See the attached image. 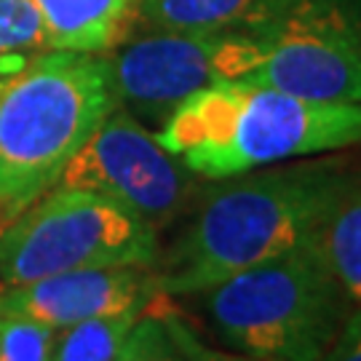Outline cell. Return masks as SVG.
Here are the masks:
<instances>
[{"instance_id":"cell-1","label":"cell","mask_w":361,"mask_h":361,"mask_svg":"<svg viewBox=\"0 0 361 361\" xmlns=\"http://www.w3.org/2000/svg\"><path fill=\"white\" fill-rule=\"evenodd\" d=\"M155 276L164 295H198L233 273L319 238L361 188V164L345 155L297 161L214 180Z\"/></svg>"},{"instance_id":"cell-2","label":"cell","mask_w":361,"mask_h":361,"mask_svg":"<svg viewBox=\"0 0 361 361\" xmlns=\"http://www.w3.org/2000/svg\"><path fill=\"white\" fill-rule=\"evenodd\" d=\"M118 110L104 54L49 49L0 86V217L11 222L59 182Z\"/></svg>"},{"instance_id":"cell-3","label":"cell","mask_w":361,"mask_h":361,"mask_svg":"<svg viewBox=\"0 0 361 361\" xmlns=\"http://www.w3.org/2000/svg\"><path fill=\"white\" fill-rule=\"evenodd\" d=\"M201 295L217 335L255 361H322L350 313L322 235Z\"/></svg>"},{"instance_id":"cell-4","label":"cell","mask_w":361,"mask_h":361,"mask_svg":"<svg viewBox=\"0 0 361 361\" xmlns=\"http://www.w3.org/2000/svg\"><path fill=\"white\" fill-rule=\"evenodd\" d=\"M161 257L158 231L113 198L54 185L0 228V281L6 286L83 268L142 265Z\"/></svg>"},{"instance_id":"cell-5","label":"cell","mask_w":361,"mask_h":361,"mask_svg":"<svg viewBox=\"0 0 361 361\" xmlns=\"http://www.w3.org/2000/svg\"><path fill=\"white\" fill-rule=\"evenodd\" d=\"M235 27L262 51L241 83L361 104V0H257Z\"/></svg>"},{"instance_id":"cell-6","label":"cell","mask_w":361,"mask_h":361,"mask_svg":"<svg viewBox=\"0 0 361 361\" xmlns=\"http://www.w3.org/2000/svg\"><path fill=\"white\" fill-rule=\"evenodd\" d=\"M118 107L150 123H164L169 113L193 91L217 80H241L262 62V51L241 27L207 32L142 30L104 54Z\"/></svg>"},{"instance_id":"cell-7","label":"cell","mask_w":361,"mask_h":361,"mask_svg":"<svg viewBox=\"0 0 361 361\" xmlns=\"http://www.w3.org/2000/svg\"><path fill=\"white\" fill-rule=\"evenodd\" d=\"M56 185L107 195L155 231L169 228L195 195L193 171L121 107L70 158Z\"/></svg>"},{"instance_id":"cell-8","label":"cell","mask_w":361,"mask_h":361,"mask_svg":"<svg viewBox=\"0 0 361 361\" xmlns=\"http://www.w3.org/2000/svg\"><path fill=\"white\" fill-rule=\"evenodd\" d=\"M353 145H361V104L246 86L231 142L214 158L207 180H225L286 158L332 153Z\"/></svg>"},{"instance_id":"cell-9","label":"cell","mask_w":361,"mask_h":361,"mask_svg":"<svg viewBox=\"0 0 361 361\" xmlns=\"http://www.w3.org/2000/svg\"><path fill=\"white\" fill-rule=\"evenodd\" d=\"M161 295L155 268L113 265L46 276L0 289V316H22L62 332L86 319L147 308Z\"/></svg>"},{"instance_id":"cell-10","label":"cell","mask_w":361,"mask_h":361,"mask_svg":"<svg viewBox=\"0 0 361 361\" xmlns=\"http://www.w3.org/2000/svg\"><path fill=\"white\" fill-rule=\"evenodd\" d=\"M49 49L107 54L140 27V0H32Z\"/></svg>"},{"instance_id":"cell-11","label":"cell","mask_w":361,"mask_h":361,"mask_svg":"<svg viewBox=\"0 0 361 361\" xmlns=\"http://www.w3.org/2000/svg\"><path fill=\"white\" fill-rule=\"evenodd\" d=\"M257 0H140L137 30L207 32L233 27Z\"/></svg>"},{"instance_id":"cell-12","label":"cell","mask_w":361,"mask_h":361,"mask_svg":"<svg viewBox=\"0 0 361 361\" xmlns=\"http://www.w3.org/2000/svg\"><path fill=\"white\" fill-rule=\"evenodd\" d=\"M140 313L142 308H129L67 326L56 335L51 361H118L123 340Z\"/></svg>"},{"instance_id":"cell-13","label":"cell","mask_w":361,"mask_h":361,"mask_svg":"<svg viewBox=\"0 0 361 361\" xmlns=\"http://www.w3.org/2000/svg\"><path fill=\"white\" fill-rule=\"evenodd\" d=\"M46 51L49 40L35 3L0 0V83H8Z\"/></svg>"},{"instance_id":"cell-14","label":"cell","mask_w":361,"mask_h":361,"mask_svg":"<svg viewBox=\"0 0 361 361\" xmlns=\"http://www.w3.org/2000/svg\"><path fill=\"white\" fill-rule=\"evenodd\" d=\"M322 244L340 284L350 300L361 302V188L329 219Z\"/></svg>"},{"instance_id":"cell-15","label":"cell","mask_w":361,"mask_h":361,"mask_svg":"<svg viewBox=\"0 0 361 361\" xmlns=\"http://www.w3.org/2000/svg\"><path fill=\"white\" fill-rule=\"evenodd\" d=\"M118 361H188V356L171 337L164 319L147 305L123 340Z\"/></svg>"},{"instance_id":"cell-16","label":"cell","mask_w":361,"mask_h":361,"mask_svg":"<svg viewBox=\"0 0 361 361\" xmlns=\"http://www.w3.org/2000/svg\"><path fill=\"white\" fill-rule=\"evenodd\" d=\"M56 329L22 316H0V361H51Z\"/></svg>"},{"instance_id":"cell-17","label":"cell","mask_w":361,"mask_h":361,"mask_svg":"<svg viewBox=\"0 0 361 361\" xmlns=\"http://www.w3.org/2000/svg\"><path fill=\"white\" fill-rule=\"evenodd\" d=\"M150 308L164 319V324L169 326L171 337L177 340L182 353L188 356V361H255L249 359V356H231V353H219V350H212L209 345H204L193 329L182 322L180 313L169 305V295H164V292L150 302Z\"/></svg>"},{"instance_id":"cell-18","label":"cell","mask_w":361,"mask_h":361,"mask_svg":"<svg viewBox=\"0 0 361 361\" xmlns=\"http://www.w3.org/2000/svg\"><path fill=\"white\" fill-rule=\"evenodd\" d=\"M322 361H361V308L350 310Z\"/></svg>"},{"instance_id":"cell-19","label":"cell","mask_w":361,"mask_h":361,"mask_svg":"<svg viewBox=\"0 0 361 361\" xmlns=\"http://www.w3.org/2000/svg\"><path fill=\"white\" fill-rule=\"evenodd\" d=\"M0 86H3V83H0Z\"/></svg>"}]
</instances>
